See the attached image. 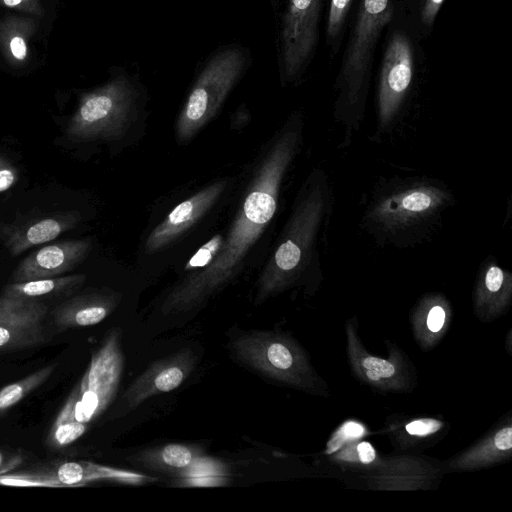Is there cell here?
<instances>
[{
  "mask_svg": "<svg viewBox=\"0 0 512 512\" xmlns=\"http://www.w3.org/2000/svg\"><path fill=\"white\" fill-rule=\"evenodd\" d=\"M56 365L42 367L26 377L0 389V416L13 408L31 392L41 386L54 372Z\"/></svg>",
  "mask_w": 512,
  "mask_h": 512,
  "instance_id": "cell-18",
  "label": "cell"
},
{
  "mask_svg": "<svg viewBox=\"0 0 512 512\" xmlns=\"http://www.w3.org/2000/svg\"><path fill=\"white\" fill-rule=\"evenodd\" d=\"M22 461L23 459L20 455L0 450V475L15 469Z\"/></svg>",
  "mask_w": 512,
  "mask_h": 512,
  "instance_id": "cell-29",
  "label": "cell"
},
{
  "mask_svg": "<svg viewBox=\"0 0 512 512\" xmlns=\"http://www.w3.org/2000/svg\"><path fill=\"white\" fill-rule=\"evenodd\" d=\"M136 100L133 84L127 78H116L82 97L66 134L78 142L117 139L132 123Z\"/></svg>",
  "mask_w": 512,
  "mask_h": 512,
  "instance_id": "cell-3",
  "label": "cell"
},
{
  "mask_svg": "<svg viewBox=\"0 0 512 512\" xmlns=\"http://www.w3.org/2000/svg\"><path fill=\"white\" fill-rule=\"evenodd\" d=\"M400 208L407 213L423 212L433 204L431 194L425 191H413L401 198Z\"/></svg>",
  "mask_w": 512,
  "mask_h": 512,
  "instance_id": "cell-23",
  "label": "cell"
},
{
  "mask_svg": "<svg viewBox=\"0 0 512 512\" xmlns=\"http://www.w3.org/2000/svg\"><path fill=\"white\" fill-rule=\"evenodd\" d=\"M414 58L408 38L395 33L386 48L379 79V110L387 121L397 110L413 76Z\"/></svg>",
  "mask_w": 512,
  "mask_h": 512,
  "instance_id": "cell-9",
  "label": "cell"
},
{
  "mask_svg": "<svg viewBox=\"0 0 512 512\" xmlns=\"http://www.w3.org/2000/svg\"><path fill=\"white\" fill-rule=\"evenodd\" d=\"M246 65L242 49L230 47L217 53L197 78L176 122L179 142H188L219 111Z\"/></svg>",
  "mask_w": 512,
  "mask_h": 512,
  "instance_id": "cell-4",
  "label": "cell"
},
{
  "mask_svg": "<svg viewBox=\"0 0 512 512\" xmlns=\"http://www.w3.org/2000/svg\"><path fill=\"white\" fill-rule=\"evenodd\" d=\"M321 0H288L282 22V64L287 78L304 68L315 48Z\"/></svg>",
  "mask_w": 512,
  "mask_h": 512,
  "instance_id": "cell-7",
  "label": "cell"
},
{
  "mask_svg": "<svg viewBox=\"0 0 512 512\" xmlns=\"http://www.w3.org/2000/svg\"><path fill=\"white\" fill-rule=\"evenodd\" d=\"M295 144L283 135L267 153L247 191L237 218L216 258L177 284L161 306L164 315L189 311L225 286L238 272L248 251L274 216L284 172Z\"/></svg>",
  "mask_w": 512,
  "mask_h": 512,
  "instance_id": "cell-1",
  "label": "cell"
},
{
  "mask_svg": "<svg viewBox=\"0 0 512 512\" xmlns=\"http://www.w3.org/2000/svg\"><path fill=\"white\" fill-rule=\"evenodd\" d=\"M22 0H3V2L10 7L18 5Z\"/></svg>",
  "mask_w": 512,
  "mask_h": 512,
  "instance_id": "cell-34",
  "label": "cell"
},
{
  "mask_svg": "<svg viewBox=\"0 0 512 512\" xmlns=\"http://www.w3.org/2000/svg\"><path fill=\"white\" fill-rule=\"evenodd\" d=\"M353 0H331L327 21V35L334 39L340 33Z\"/></svg>",
  "mask_w": 512,
  "mask_h": 512,
  "instance_id": "cell-20",
  "label": "cell"
},
{
  "mask_svg": "<svg viewBox=\"0 0 512 512\" xmlns=\"http://www.w3.org/2000/svg\"><path fill=\"white\" fill-rule=\"evenodd\" d=\"M80 220L81 214L78 211L57 212L8 225L2 229L1 237L9 252L17 256L33 246L47 243L73 229Z\"/></svg>",
  "mask_w": 512,
  "mask_h": 512,
  "instance_id": "cell-13",
  "label": "cell"
},
{
  "mask_svg": "<svg viewBox=\"0 0 512 512\" xmlns=\"http://www.w3.org/2000/svg\"><path fill=\"white\" fill-rule=\"evenodd\" d=\"M90 239L68 240L44 246L25 257L13 273V282L55 277L75 269L88 256Z\"/></svg>",
  "mask_w": 512,
  "mask_h": 512,
  "instance_id": "cell-10",
  "label": "cell"
},
{
  "mask_svg": "<svg viewBox=\"0 0 512 512\" xmlns=\"http://www.w3.org/2000/svg\"><path fill=\"white\" fill-rule=\"evenodd\" d=\"M494 445L500 451H507L512 448V428H502L494 436Z\"/></svg>",
  "mask_w": 512,
  "mask_h": 512,
  "instance_id": "cell-30",
  "label": "cell"
},
{
  "mask_svg": "<svg viewBox=\"0 0 512 512\" xmlns=\"http://www.w3.org/2000/svg\"><path fill=\"white\" fill-rule=\"evenodd\" d=\"M226 184V181H217L178 204L149 234L146 252L160 250L188 230L216 203Z\"/></svg>",
  "mask_w": 512,
  "mask_h": 512,
  "instance_id": "cell-11",
  "label": "cell"
},
{
  "mask_svg": "<svg viewBox=\"0 0 512 512\" xmlns=\"http://www.w3.org/2000/svg\"><path fill=\"white\" fill-rule=\"evenodd\" d=\"M231 348L242 363L266 377L292 384L300 382L303 360L296 347L283 335L248 331L236 337Z\"/></svg>",
  "mask_w": 512,
  "mask_h": 512,
  "instance_id": "cell-5",
  "label": "cell"
},
{
  "mask_svg": "<svg viewBox=\"0 0 512 512\" xmlns=\"http://www.w3.org/2000/svg\"><path fill=\"white\" fill-rule=\"evenodd\" d=\"M224 237L221 234L215 235L206 244L199 248L187 263L185 270L205 268L216 258L222 245Z\"/></svg>",
  "mask_w": 512,
  "mask_h": 512,
  "instance_id": "cell-19",
  "label": "cell"
},
{
  "mask_svg": "<svg viewBox=\"0 0 512 512\" xmlns=\"http://www.w3.org/2000/svg\"><path fill=\"white\" fill-rule=\"evenodd\" d=\"M47 312L48 307L40 300L13 299L0 315V351L28 348L44 342L43 322Z\"/></svg>",
  "mask_w": 512,
  "mask_h": 512,
  "instance_id": "cell-12",
  "label": "cell"
},
{
  "mask_svg": "<svg viewBox=\"0 0 512 512\" xmlns=\"http://www.w3.org/2000/svg\"><path fill=\"white\" fill-rule=\"evenodd\" d=\"M357 452L359 459L364 464H369L375 459V450L373 446L368 442H361L357 446Z\"/></svg>",
  "mask_w": 512,
  "mask_h": 512,
  "instance_id": "cell-31",
  "label": "cell"
},
{
  "mask_svg": "<svg viewBox=\"0 0 512 512\" xmlns=\"http://www.w3.org/2000/svg\"><path fill=\"white\" fill-rule=\"evenodd\" d=\"M202 449L179 443L145 449L132 457V461L149 470L163 473L186 471L201 458Z\"/></svg>",
  "mask_w": 512,
  "mask_h": 512,
  "instance_id": "cell-16",
  "label": "cell"
},
{
  "mask_svg": "<svg viewBox=\"0 0 512 512\" xmlns=\"http://www.w3.org/2000/svg\"><path fill=\"white\" fill-rule=\"evenodd\" d=\"M443 1L444 0H424L421 13L422 21L424 24H433Z\"/></svg>",
  "mask_w": 512,
  "mask_h": 512,
  "instance_id": "cell-27",
  "label": "cell"
},
{
  "mask_svg": "<svg viewBox=\"0 0 512 512\" xmlns=\"http://www.w3.org/2000/svg\"><path fill=\"white\" fill-rule=\"evenodd\" d=\"M119 303L114 293L92 292L72 297L52 312L58 330L96 325L110 315Z\"/></svg>",
  "mask_w": 512,
  "mask_h": 512,
  "instance_id": "cell-14",
  "label": "cell"
},
{
  "mask_svg": "<svg viewBox=\"0 0 512 512\" xmlns=\"http://www.w3.org/2000/svg\"><path fill=\"white\" fill-rule=\"evenodd\" d=\"M17 167L4 155H0V193L9 190L18 180Z\"/></svg>",
  "mask_w": 512,
  "mask_h": 512,
  "instance_id": "cell-24",
  "label": "cell"
},
{
  "mask_svg": "<svg viewBox=\"0 0 512 512\" xmlns=\"http://www.w3.org/2000/svg\"><path fill=\"white\" fill-rule=\"evenodd\" d=\"M365 434L364 427L356 422H346L333 435L327 444L326 453H332L340 448L344 443L355 440Z\"/></svg>",
  "mask_w": 512,
  "mask_h": 512,
  "instance_id": "cell-22",
  "label": "cell"
},
{
  "mask_svg": "<svg viewBox=\"0 0 512 512\" xmlns=\"http://www.w3.org/2000/svg\"><path fill=\"white\" fill-rule=\"evenodd\" d=\"M13 302V299L12 298H8V297H4V296H0V315L6 310L8 309V307L12 304Z\"/></svg>",
  "mask_w": 512,
  "mask_h": 512,
  "instance_id": "cell-33",
  "label": "cell"
},
{
  "mask_svg": "<svg viewBox=\"0 0 512 512\" xmlns=\"http://www.w3.org/2000/svg\"><path fill=\"white\" fill-rule=\"evenodd\" d=\"M196 362V354L190 348H183L152 362L124 392L123 413L136 409L152 396L178 388L190 376Z\"/></svg>",
  "mask_w": 512,
  "mask_h": 512,
  "instance_id": "cell-8",
  "label": "cell"
},
{
  "mask_svg": "<svg viewBox=\"0 0 512 512\" xmlns=\"http://www.w3.org/2000/svg\"><path fill=\"white\" fill-rule=\"evenodd\" d=\"M362 367L370 381L377 382L382 378L391 377L395 373L392 362L373 356L362 358Z\"/></svg>",
  "mask_w": 512,
  "mask_h": 512,
  "instance_id": "cell-21",
  "label": "cell"
},
{
  "mask_svg": "<svg viewBox=\"0 0 512 512\" xmlns=\"http://www.w3.org/2000/svg\"><path fill=\"white\" fill-rule=\"evenodd\" d=\"M442 423L431 418L414 420L406 425V431L411 435L427 436L437 432Z\"/></svg>",
  "mask_w": 512,
  "mask_h": 512,
  "instance_id": "cell-25",
  "label": "cell"
},
{
  "mask_svg": "<svg viewBox=\"0 0 512 512\" xmlns=\"http://www.w3.org/2000/svg\"><path fill=\"white\" fill-rule=\"evenodd\" d=\"M503 282H504L503 271L497 266H492L491 268H489V270L487 271L486 276H485L486 288L490 292H493V293L497 292L503 285Z\"/></svg>",
  "mask_w": 512,
  "mask_h": 512,
  "instance_id": "cell-26",
  "label": "cell"
},
{
  "mask_svg": "<svg viewBox=\"0 0 512 512\" xmlns=\"http://www.w3.org/2000/svg\"><path fill=\"white\" fill-rule=\"evenodd\" d=\"M95 480H110L124 484L142 485L157 478L133 471L115 469L85 462H64L49 476V482L59 485H78Z\"/></svg>",
  "mask_w": 512,
  "mask_h": 512,
  "instance_id": "cell-15",
  "label": "cell"
},
{
  "mask_svg": "<svg viewBox=\"0 0 512 512\" xmlns=\"http://www.w3.org/2000/svg\"><path fill=\"white\" fill-rule=\"evenodd\" d=\"M392 17L393 0H361L341 70L351 98L357 95L367 77L381 31Z\"/></svg>",
  "mask_w": 512,
  "mask_h": 512,
  "instance_id": "cell-6",
  "label": "cell"
},
{
  "mask_svg": "<svg viewBox=\"0 0 512 512\" xmlns=\"http://www.w3.org/2000/svg\"><path fill=\"white\" fill-rule=\"evenodd\" d=\"M445 322V311L440 306H434L428 313L427 326L430 331L438 332Z\"/></svg>",
  "mask_w": 512,
  "mask_h": 512,
  "instance_id": "cell-28",
  "label": "cell"
},
{
  "mask_svg": "<svg viewBox=\"0 0 512 512\" xmlns=\"http://www.w3.org/2000/svg\"><path fill=\"white\" fill-rule=\"evenodd\" d=\"M123 370L121 331L113 329L92 355L86 372L55 420L76 422L88 428L114 400Z\"/></svg>",
  "mask_w": 512,
  "mask_h": 512,
  "instance_id": "cell-2",
  "label": "cell"
},
{
  "mask_svg": "<svg viewBox=\"0 0 512 512\" xmlns=\"http://www.w3.org/2000/svg\"><path fill=\"white\" fill-rule=\"evenodd\" d=\"M10 50L13 54V56L18 59L22 60L26 56V44L21 37H14L12 38L10 42Z\"/></svg>",
  "mask_w": 512,
  "mask_h": 512,
  "instance_id": "cell-32",
  "label": "cell"
},
{
  "mask_svg": "<svg viewBox=\"0 0 512 512\" xmlns=\"http://www.w3.org/2000/svg\"><path fill=\"white\" fill-rule=\"evenodd\" d=\"M85 280L84 274H75L13 282L4 289L2 296L20 300L67 296L80 288Z\"/></svg>",
  "mask_w": 512,
  "mask_h": 512,
  "instance_id": "cell-17",
  "label": "cell"
}]
</instances>
